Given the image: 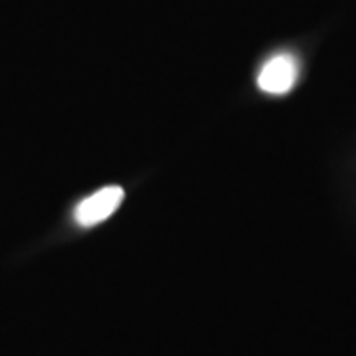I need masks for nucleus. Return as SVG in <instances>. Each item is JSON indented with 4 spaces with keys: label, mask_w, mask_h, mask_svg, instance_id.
Returning a JSON list of instances; mask_svg holds the SVG:
<instances>
[{
    "label": "nucleus",
    "mask_w": 356,
    "mask_h": 356,
    "mask_svg": "<svg viewBox=\"0 0 356 356\" xmlns=\"http://www.w3.org/2000/svg\"><path fill=\"white\" fill-rule=\"evenodd\" d=\"M125 192L121 186H105L76 206L74 218L81 228H93L105 222L123 202Z\"/></svg>",
    "instance_id": "nucleus-1"
},
{
    "label": "nucleus",
    "mask_w": 356,
    "mask_h": 356,
    "mask_svg": "<svg viewBox=\"0 0 356 356\" xmlns=\"http://www.w3.org/2000/svg\"><path fill=\"white\" fill-rule=\"evenodd\" d=\"M295 81H297V62L287 54L273 56L269 62H266L257 76L259 89L271 95H283L291 91Z\"/></svg>",
    "instance_id": "nucleus-2"
}]
</instances>
